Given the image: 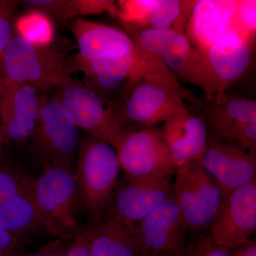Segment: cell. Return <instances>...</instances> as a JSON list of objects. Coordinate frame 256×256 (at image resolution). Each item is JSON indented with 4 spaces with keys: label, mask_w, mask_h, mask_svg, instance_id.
Listing matches in <instances>:
<instances>
[{
    "label": "cell",
    "mask_w": 256,
    "mask_h": 256,
    "mask_svg": "<svg viewBox=\"0 0 256 256\" xmlns=\"http://www.w3.org/2000/svg\"><path fill=\"white\" fill-rule=\"evenodd\" d=\"M193 96L161 62L146 67L118 106L120 118L140 130L156 128L184 107Z\"/></svg>",
    "instance_id": "obj_1"
},
{
    "label": "cell",
    "mask_w": 256,
    "mask_h": 256,
    "mask_svg": "<svg viewBox=\"0 0 256 256\" xmlns=\"http://www.w3.org/2000/svg\"><path fill=\"white\" fill-rule=\"evenodd\" d=\"M66 55L52 44L36 46L13 36L0 56L4 82L46 90L74 82L65 70Z\"/></svg>",
    "instance_id": "obj_2"
},
{
    "label": "cell",
    "mask_w": 256,
    "mask_h": 256,
    "mask_svg": "<svg viewBox=\"0 0 256 256\" xmlns=\"http://www.w3.org/2000/svg\"><path fill=\"white\" fill-rule=\"evenodd\" d=\"M250 60L252 50L247 38L230 32L208 48H196L186 82L202 88L210 100L238 82Z\"/></svg>",
    "instance_id": "obj_3"
},
{
    "label": "cell",
    "mask_w": 256,
    "mask_h": 256,
    "mask_svg": "<svg viewBox=\"0 0 256 256\" xmlns=\"http://www.w3.org/2000/svg\"><path fill=\"white\" fill-rule=\"evenodd\" d=\"M120 165L114 146L92 138L79 146L75 176L79 200L92 217L100 220L111 201Z\"/></svg>",
    "instance_id": "obj_4"
},
{
    "label": "cell",
    "mask_w": 256,
    "mask_h": 256,
    "mask_svg": "<svg viewBox=\"0 0 256 256\" xmlns=\"http://www.w3.org/2000/svg\"><path fill=\"white\" fill-rule=\"evenodd\" d=\"M30 151L45 169L62 168L75 172L79 148L78 128L56 98H41Z\"/></svg>",
    "instance_id": "obj_5"
},
{
    "label": "cell",
    "mask_w": 256,
    "mask_h": 256,
    "mask_svg": "<svg viewBox=\"0 0 256 256\" xmlns=\"http://www.w3.org/2000/svg\"><path fill=\"white\" fill-rule=\"evenodd\" d=\"M35 198L42 228L64 240L80 235L75 218L80 201L75 172L62 168L45 169L35 180Z\"/></svg>",
    "instance_id": "obj_6"
},
{
    "label": "cell",
    "mask_w": 256,
    "mask_h": 256,
    "mask_svg": "<svg viewBox=\"0 0 256 256\" xmlns=\"http://www.w3.org/2000/svg\"><path fill=\"white\" fill-rule=\"evenodd\" d=\"M58 88L55 97L77 128L114 148L126 132L120 118L118 106L78 82Z\"/></svg>",
    "instance_id": "obj_7"
},
{
    "label": "cell",
    "mask_w": 256,
    "mask_h": 256,
    "mask_svg": "<svg viewBox=\"0 0 256 256\" xmlns=\"http://www.w3.org/2000/svg\"><path fill=\"white\" fill-rule=\"evenodd\" d=\"M174 174L173 192L188 228L198 232L210 227L220 210L222 197L201 160L176 168Z\"/></svg>",
    "instance_id": "obj_8"
},
{
    "label": "cell",
    "mask_w": 256,
    "mask_h": 256,
    "mask_svg": "<svg viewBox=\"0 0 256 256\" xmlns=\"http://www.w3.org/2000/svg\"><path fill=\"white\" fill-rule=\"evenodd\" d=\"M114 149L128 178H171L176 172L159 128L128 131Z\"/></svg>",
    "instance_id": "obj_9"
},
{
    "label": "cell",
    "mask_w": 256,
    "mask_h": 256,
    "mask_svg": "<svg viewBox=\"0 0 256 256\" xmlns=\"http://www.w3.org/2000/svg\"><path fill=\"white\" fill-rule=\"evenodd\" d=\"M208 101L206 118L216 139L256 153V101L226 92Z\"/></svg>",
    "instance_id": "obj_10"
},
{
    "label": "cell",
    "mask_w": 256,
    "mask_h": 256,
    "mask_svg": "<svg viewBox=\"0 0 256 256\" xmlns=\"http://www.w3.org/2000/svg\"><path fill=\"white\" fill-rule=\"evenodd\" d=\"M134 60L133 47L107 52L90 60H79L74 57L70 62H66V66H65V70L68 76L70 72H80L82 80L78 84L114 102L112 98L119 92H124L126 96L129 90Z\"/></svg>",
    "instance_id": "obj_11"
},
{
    "label": "cell",
    "mask_w": 256,
    "mask_h": 256,
    "mask_svg": "<svg viewBox=\"0 0 256 256\" xmlns=\"http://www.w3.org/2000/svg\"><path fill=\"white\" fill-rule=\"evenodd\" d=\"M144 256H183L188 227L174 195L134 226Z\"/></svg>",
    "instance_id": "obj_12"
},
{
    "label": "cell",
    "mask_w": 256,
    "mask_h": 256,
    "mask_svg": "<svg viewBox=\"0 0 256 256\" xmlns=\"http://www.w3.org/2000/svg\"><path fill=\"white\" fill-rule=\"evenodd\" d=\"M256 228V181L237 188L222 200L210 226V238L229 250L246 244Z\"/></svg>",
    "instance_id": "obj_13"
},
{
    "label": "cell",
    "mask_w": 256,
    "mask_h": 256,
    "mask_svg": "<svg viewBox=\"0 0 256 256\" xmlns=\"http://www.w3.org/2000/svg\"><path fill=\"white\" fill-rule=\"evenodd\" d=\"M204 169L220 188L222 200L256 180V153L233 143L212 139L202 156Z\"/></svg>",
    "instance_id": "obj_14"
},
{
    "label": "cell",
    "mask_w": 256,
    "mask_h": 256,
    "mask_svg": "<svg viewBox=\"0 0 256 256\" xmlns=\"http://www.w3.org/2000/svg\"><path fill=\"white\" fill-rule=\"evenodd\" d=\"M0 226L12 235L42 227L35 198V178L0 170Z\"/></svg>",
    "instance_id": "obj_15"
},
{
    "label": "cell",
    "mask_w": 256,
    "mask_h": 256,
    "mask_svg": "<svg viewBox=\"0 0 256 256\" xmlns=\"http://www.w3.org/2000/svg\"><path fill=\"white\" fill-rule=\"evenodd\" d=\"M173 195L171 178H128V182L112 194L111 212L136 226Z\"/></svg>",
    "instance_id": "obj_16"
},
{
    "label": "cell",
    "mask_w": 256,
    "mask_h": 256,
    "mask_svg": "<svg viewBox=\"0 0 256 256\" xmlns=\"http://www.w3.org/2000/svg\"><path fill=\"white\" fill-rule=\"evenodd\" d=\"M3 82L0 138L18 142L28 140L36 127L40 114L41 99L38 90L28 86Z\"/></svg>",
    "instance_id": "obj_17"
},
{
    "label": "cell",
    "mask_w": 256,
    "mask_h": 256,
    "mask_svg": "<svg viewBox=\"0 0 256 256\" xmlns=\"http://www.w3.org/2000/svg\"><path fill=\"white\" fill-rule=\"evenodd\" d=\"M160 129L176 168L201 160L208 144L206 124L186 107L163 122Z\"/></svg>",
    "instance_id": "obj_18"
},
{
    "label": "cell",
    "mask_w": 256,
    "mask_h": 256,
    "mask_svg": "<svg viewBox=\"0 0 256 256\" xmlns=\"http://www.w3.org/2000/svg\"><path fill=\"white\" fill-rule=\"evenodd\" d=\"M82 235L92 256H144L134 226L111 210Z\"/></svg>",
    "instance_id": "obj_19"
},
{
    "label": "cell",
    "mask_w": 256,
    "mask_h": 256,
    "mask_svg": "<svg viewBox=\"0 0 256 256\" xmlns=\"http://www.w3.org/2000/svg\"><path fill=\"white\" fill-rule=\"evenodd\" d=\"M239 1L195 2L188 20V36L197 50L208 48L234 30Z\"/></svg>",
    "instance_id": "obj_20"
},
{
    "label": "cell",
    "mask_w": 256,
    "mask_h": 256,
    "mask_svg": "<svg viewBox=\"0 0 256 256\" xmlns=\"http://www.w3.org/2000/svg\"><path fill=\"white\" fill-rule=\"evenodd\" d=\"M70 28L78 44V53L74 56L77 60H90L107 52L133 48L126 32L109 25L77 18Z\"/></svg>",
    "instance_id": "obj_21"
},
{
    "label": "cell",
    "mask_w": 256,
    "mask_h": 256,
    "mask_svg": "<svg viewBox=\"0 0 256 256\" xmlns=\"http://www.w3.org/2000/svg\"><path fill=\"white\" fill-rule=\"evenodd\" d=\"M126 33L130 37L134 47V60L130 88L136 82L141 72L148 66L162 62V56L173 37L180 30L140 28L124 24ZM163 64V63H162Z\"/></svg>",
    "instance_id": "obj_22"
},
{
    "label": "cell",
    "mask_w": 256,
    "mask_h": 256,
    "mask_svg": "<svg viewBox=\"0 0 256 256\" xmlns=\"http://www.w3.org/2000/svg\"><path fill=\"white\" fill-rule=\"evenodd\" d=\"M196 52L184 30H180L163 52L162 62L175 77L186 80Z\"/></svg>",
    "instance_id": "obj_23"
},
{
    "label": "cell",
    "mask_w": 256,
    "mask_h": 256,
    "mask_svg": "<svg viewBox=\"0 0 256 256\" xmlns=\"http://www.w3.org/2000/svg\"><path fill=\"white\" fill-rule=\"evenodd\" d=\"M18 35L36 46H48L54 40L53 20L38 11H28L15 22Z\"/></svg>",
    "instance_id": "obj_24"
},
{
    "label": "cell",
    "mask_w": 256,
    "mask_h": 256,
    "mask_svg": "<svg viewBox=\"0 0 256 256\" xmlns=\"http://www.w3.org/2000/svg\"><path fill=\"white\" fill-rule=\"evenodd\" d=\"M184 6V2L178 0H156L144 26L140 28L154 30L173 28L184 12L185 9Z\"/></svg>",
    "instance_id": "obj_25"
},
{
    "label": "cell",
    "mask_w": 256,
    "mask_h": 256,
    "mask_svg": "<svg viewBox=\"0 0 256 256\" xmlns=\"http://www.w3.org/2000/svg\"><path fill=\"white\" fill-rule=\"evenodd\" d=\"M104 12H109L116 16L119 15L118 8L114 1L70 0L65 2L60 21L70 20L77 15L100 14Z\"/></svg>",
    "instance_id": "obj_26"
},
{
    "label": "cell",
    "mask_w": 256,
    "mask_h": 256,
    "mask_svg": "<svg viewBox=\"0 0 256 256\" xmlns=\"http://www.w3.org/2000/svg\"><path fill=\"white\" fill-rule=\"evenodd\" d=\"M118 2V16L122 23L142 28L156 4V0H131Z\"/></svg>",
    "instance_id": "obj_27"
},
{
    "label": "cell",
    "mask_w": 256,
    "mask_h": 256,
    "mask_svg": "<svg viewBox=\"0 0 256 256\" xmlns=\"http://www.w3.org/2000/svg\"><path fill=\"white\" fill-rule=\"evenodd\" d=\"M234 30L242 36L254 34L256 28V2L255 0L239 1L238 10L234 22Z\"/></svg>",
    "instance_id": "obj_28"
},
{
    "label": "cell",
    "mask_w": 256,
    "mask_h": 256,
    "mask_svg": "<svg viewBox=\"0 0 256 256\" xmlns=\"http://www.w3.org/2000/svg\"><path fill=\"white\" fill-rule=\"evenodd\" d=\"M16 2L0 1V56L12 38V16Z\"/></svg>",
    "instance_id": "obj_29"
},
{
    "label": "cell",
    "mask_w": 256,
    "mask_h": 256,
    "mask_svg": "<svg viewBox=\"0 0 256 256\" xmlns=\"http://www.w3.org/2000/svg\"><path fill=\"white\" fill-rule=\"evenodd\" d=\"M66 0H28L23 1L26 11H38L50 18L60 20Z\"/></svg>",
    "instance_id": "obj_30"
},
{
    "label": "cell",
    "mask_w": 256,
    "mask_h": 256,
    "mask_svg": "<svg viewBox=\"0 0 256 256\" xmlns=\"http://www.w3.org/2000/svg\"><path fill=\"white\" fill-rule=\"evenodd\" d=\"M193 250L194 256H230V250L216 245L210 237L198 242Z\"/></svg>",
    "instance_id": "obj_31"
},
{
    "label": "cell",
    "mask_w": 256,
    "mask_h": 256,
    "mask_svg": "<svg viewBox=\"0 0 256 256\" xmlns=\"http://www.w3.org/2000/svg\"><path fill=\"white\" fill-rule=\"evenodd\" d=\"M18 248V239L0 226V256H16Z\"/></svg>",
    "instance_id": "obj_32"
},
{
    "label": "cell",
    "mask_w": 256,
    "mask_h": 256,
    "mask_svg": "<svg viewBox=\"0 0 256 256\" xmlns=\"http://www.w3.org/2000/svg\"><path fill=\"white\" fill-rule=\"evenodd\" d=\"M64 240L62 238H56L28 256H66L67 248L64 245Z\"/></svg>",
    "instance_id": "obj_33"
},
{
    "label": "cell",
    "mask_w": 256,
    "mask_h": 256,
    "mask_svg": "<svg viewBox=\"0 0 256 256\" xmlns=\"http://www.w3.org/2000/svg\"><path fill=\"white\" fill-rule=\"evenodd\" d=\"M66 256H92L88 246L82 238V233L67 248Z\"/></svg>",
    "instance_id": "obj_34"
},
{
    "label": "cell",
    "mask_w": 256,
    "mask_h": 256,
    "mask_svg": "<svg viewBox=\"0 0 256 256\" xmlns=\"http://www.w3.org/2000/svg\"><path fill=\"white\" fill-rule=\"evenodd\" d=\"M234 249V252H230V256H256V240H250L246 244Z\"/></svg>",
    "instance_id": "obj_35"
},
{
    "label": "cell",
    "mask_w": 256,
    "mask_h": 256,
    "mask_svg": "<svg viewBox=\"0 0 256 256\" xmlns=\"http://www.w3.org/2000/svg\"><path fill=\"white\" fill-rule=\"evenodd\" d=\"M183 256H194L193 250L192 248L186 249V252Z\"/></svg>",
    "instance_id": "obj_36"
},
{
    "label": "cell",
    "mask_w": 256,
    "mask_h": 256,
    "mask_svg": "<svg viewBox=\"0 0 256 256\" xmlns=\"http://www.w3.org/2000/svg\"><path fill=\"white\" fill-rule=\"evenodd\" d=\"M1 149H2V138H0V156H1Z\"/></svg>",
    "instance_id": "obj_37"
}]
</instances>
